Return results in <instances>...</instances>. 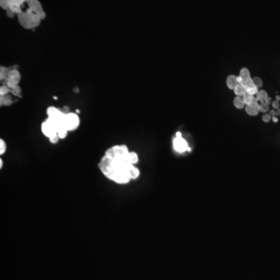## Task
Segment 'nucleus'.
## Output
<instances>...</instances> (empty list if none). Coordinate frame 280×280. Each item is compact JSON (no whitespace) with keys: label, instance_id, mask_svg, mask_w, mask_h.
I'll return each mask as SVG.
<instances>
[{"label":"nucleus","instance_id":"f257e3e1","mask_svg":"<svg viewBox=\"0 0 280 280\" xmlns=\"http://www.w3.org/2000/svg\"><path fill=\"white\" fill-rule=\"evenodd\" d=\"M128 154L114 156H103L98 163L101 173L109 180L119 185H125L132 180L130 169L132 164L128 163Z\"/></svg>","mask_w":280,"mask_h":280},{"label":"nucleus","instance_id":"f03ea898","mask_svg":"<svg viewBox=\"0 0 280 280\" xmlns=\"http://www.w3.org/2000/svg\"><path fill=\"white\" fill-rule=\"evenodd\" d=\"M17 18L20 25L27 30H33L40 26L42 20L37 14H33L28 10L21 12L17 15Z\"/></svg>","mask_w":280,"mask_h":280},{"label":"nucleus","instance_id":"7ed1b4c3","mask_svg":"<svg viewBox=\"0 0 280 280\" xmlns=\"http://www.w3.org/2000/svg\"><path fill=\"white\" fill-rule=\"evenodd\" d=\"M80 120L77 113L69 112L65 114V119H64V125L67 128L68 132L75 131L80 126Z\"/></svg>","mask_w":280,"mask_h":280},{"label":"nucleus","instance_id":"20e7f679","mask_svg":"<svg viewBox=\"0 0 280 280\" xmlns=\"http://www.w3.org/2000/svg\"><path fill=\"white\" fill-rule=\"evenodd\" d=\"M173 147L175 151H177L179 154H183L186 151H191L190 147L186 140L182 137L181 133L177 132L176 133V136L173 140Z\"/></svg>","mask_w":280,"mask_h":280},{"label":"nucleus","instance_id":"39448f33","mask_svg":"<svg viewBox=\"0 0 280 280\" xmlns=\"http://www.w3.org/2000/svg\"><path fill=\"white\" fill-rule=\"evenodd\" d=\"M26 4L28 6L27 10L37 14L41 20H44L46 17V14L39 0H28Z\"/></svg>","mask_w":280,"mask_h":280},{"label":"nucleus","instance_id":"423d86ee","mask_svg":"<svg viewBox=\"0 0 280 280\" xmlns=\"http://www.w3.org/2000/svg\"><path fill=\"white\" fill-rule=\"evenodd\" d=\"M41 128V132L43 135L48 137V138H50L52 135L57 134V128L55 125L48 119L42 122Z\"/></svg>","mask_w":280,"mask_h":280},{"label":"nucleus","instance_id":"0eeeda50","mask_svg":"<svg viewBox=\"0 0 280 280\" xmlns=\"http://www.w3.org/2000/svg\"><path fill=\"white\" fill-rule=\"evenodd\" d=\"M27 1L28 0H0V6L2 9L6 10L13 5H24L27 3Z\"/></svg>","mask_w":280,"mask_h":280},{"label":"nucleus","instance_id":"6e6552de","mask_svg":"<svg viewBox=\"0 0 280 280\" xmlns=\"http://www.w3.org/2000/svg\"><path fill=\"white\" fill-rule=\"evenodd\" d=\"M245 111L247 112V115L251 116H255L259 114V100L255 98V100L250 105H247L245 107Z\"/></svg>","mask_w":280,"mask_h":280},{"label":"nucleus","instance_id":"1a4fd4ad","mask_svg":"<svg viewBox=\"0 0 280 280\" xmlns=\"http://www.w3.org/2000/svg\"><path fill=\"white\" fill-rule=\"evenodd\" d=\"M20 80H21V75H20V72L17 68H11L6 81H11L15 83V84H19Z\"/></svg>","mask_w":280,"mask_h":280},{"label":"nucleus","instance_id":"9d476101","mask_svg":"<svg viewBox=\"0 0 280 280\" xmlns=\"http://www.w3.org/2000/svg\"><path fill=\"white\" fill-rule=\"evenodd\" d=\"M238 80H237V76H235L233 75H230L227 77V85L231 90H234L238 85Z\"/></svg>","mask_w":280,"mask_h":280},{"label":"nucleus","instance_id":"9b49d317","mask_svg":"<svg viewBox=\"0 0 280 280\" xmlns=\"http://www.w3.org/2000/svg\"><path fill=\"white\" fill-rule=\"evenodd\" d=\"M13 103H14V100L11 96H10V94L6 96H0V105L1 106H10L13 104Z\"/></svg>","mask_w":280,"mask_h":280},{"label":"nucleus","instance_id":"f8f14e48","mask_svg":"<svg viewBox=\"0 0 280 280\" xmlns=\"http://www.w3.org/2000/svg\"><path fill=\"white\" fill-rule=\"evenodd\" d=\"M11 68H8V67L5 66H1L0 67V80H6L7 77H8L9 73H10Z\"/></svg>","mask_w":280,"mask_h":280},{"label":"nucleus","instance_id":"ddd939ff","mask_svg":"<svg viewBox=\"0 0 280 280\" xmlns=\"http://www.w3.org/2000/svg\"><path fill=\"white\" fill-rule=\"evenodd\" d=\"M128 163L132 164V165H135V163H138V157L136 153H135V152H129V154L128 155Z\"/></svg>","mask_w":280,"mask_h":280},{"label":"nucleus","instance_id":"4468645a","mask_svg":"<svg viewBox=\"0 0 280 280\" xmlns=\"http://www.w3.org/2000/svg\"><path fill=\"white\" fill-rule=\"evenodd\" d=\"M233 104H234V106H235V107L238 109L243 108L245 105H246L245 104L244 101H243V97H237H237H235L234 100H233Z\"/></svg>","mask_w":280,"mask_h":280},{"label":"nucleus","instance_id":"2eb2a0df","mask_svg":"<svg viewBox=\"0 0 280 280\" xmlns=\"http://www.w3.org/2000/svg\"><path fill=\"white\" fill-rule=\"evenodd\" d=\"M242 97H243V101H244L245 104L246 105L251 104V103L255 100V96L251 95V94H250V93H245L244 95H243Z\"/></svg>","mask_w":280,"mask_h":280},{"label":"nucleus","instance_id":"dca6fc26","mask_svg":"<svg viewBox=\"0 0 280 280\" xmlns=\"http://www.w3.org/2000/svg\"><path fill=\"white\" fill-rule=\"evenodd\" d=\"M233 90H234V93H235V94L237 97H243L245 93H247L245 88L241 85V84H238V85L237 86V87H236Z\"/></svg>","mask_w":280,"mask_h":280},{"label":"nucleus","instance_id":"f3484780","mask_svg":"<svg viewBox=\"0 0 280 280\" xmlns=\"http://www.w3.org/2000/svg\"><path fill=\"white\" fill-rule=\"evenodd\" d=\"M68 131L67 130V128L65 127H61L57 130V134H58V137L60 139H63V138H66L67 135H68Z\"/></svg>","mask_w":280,"mask_h":280},{"label":"nucleus","instance_id":"a211bd4d","mask_svg":"<svg viewBox=\"0 0 280 280\" xmlns=\"http://www.w3.org/2000/svg\"><path fill=\"white\" fill-rule=\"evenodd\" d=\"M139 173H140V172H139V170H138V169L137 168V167H135L134 165H132V167H131V169H130L131 178L132 179L138 178V176H139Z\"/></svg>","mask_w":280,"mask_h":280},{"label":"nucleus","instance_id":"6ab92c4d","mask_svg":"<svg viewBox=\"0 0 280 280\" xmlns=\"http://www.w3.org/2000/svg\"><path fill=\"white\" fill-rule=\"evenodd\" d=\"M257 97L256 98L259 100V101H265L268 97V94L265 90H259V92L257 93Z\"/></svg>","mask_w":280,"mask_h":280},{"label":"nucleus","instance_id":"aec40b11","mask_svg":"<svg viewBox=\"0 0 280 280\" xmlns=\"http://www.w3.org/2000/svg\"><path fill=\"white\" fill-rule=\"evenodd\" d=\"M8 10H11V11L13 12V13H14V14H15L17 16L18 15V14H20L21 12H23V10H22V6H20V5H13V6H10V8H9Z\"/></svg>","mask_w":280,"mask_h":280},{"label":"nucleus","instance_id":"412c9836","mask_svg":"<svg viewBox=\"0 0 280 280\" xmlns=\"http://www.w3.org/2000/svg\"><path fill=\"white\" fill-rule=\"evenodd\" d=\"M11 93V90L6 84L1 86L0 87V96H6Z\"/></svg>","mask_w":280,"mask_h":280},{"label":"nucleus","instance_id":"4be33fe9","mask_svg":"<svg viewBox=\"0 0 280 280\" xmlns=\"http://www.w3.org/2000/svg\"><path fill=\"white\" fill-rule=\"evenodd\" d=\"M11 93L14 96H15V97H22V89H21V87H20V86L18 85L17 87H16L14 89L11 90Z\"/></svg>","mask_w":280,"mask_h":280},{"label":"nucleus","instance_id":"5701e85b","mask_svg":"<svg viewBox=\"0 0 280 280\" xmlns=\"http://www.w3.org/2000/svg\"><path fill=\"white\" fill-rule=\"evenodd\" d=\"M259 111L262 112H267L268 111V105L265 101H259Z\"/></svg>","mask_w":280,"mask_h":280},{"label":"nucleus","instance_id":"b1692460","mask_svg":"<svg viewBox=\"0 0 280 280\" xmlns=\"http://www.w3.org/2000/svg\"><path fill=\"white\" fill-rule=\"evenodd\" d=\"M6 143L2 138L0 139V155H3L6 151Z\"/></svg>","mask_w":280,"mask_h":280},{"label":"nucleus","instance_id":"393cba45","mask_svg":"<svg viewBox=\"0 0 280 280\" xmlns=\"http://www.w3.org/2000/svg\"><path fill=\"white\" fill-rule=\"evenodd\" d=\"M239 76H240V77H242V78H245V77L251 76V74H250V72H249V70L247 69V68H243L241 70H240V75Z\"/></svg>","mask_w":280,"mask_h":280},{"label":"nucleus","instance_id":"a878e982","mask_svg":"<svg viewBox=\"0 0 280 280\" xmlns=\"http://www.w3.org/2000/svg\"><path fill=\"white\" fill-rule=\"evenodd\" d=\"M253 82L255 87H258V88H260L262 87V80L259 77H255L253 79Z\"/></svg>","mask_w":280,"mask_h":280},{"label":"nucleus","instance_id":"bb28decb","mask_svg":"<svg viewBox=\"0 0 280 280\" xmlns=\"http://www.w3.org/2000/svg\"><path fill=\"white\" fill-rule=\"evenodd\" d=\"M49 138V141H50V142L53 144L57 143V142H58V140L60 139L59 137H58V134H55V135H52V136H51L50 138Z\"/></svg>","mask_w":280,"mask_h":280},{"label":"nucleus","instance_id":"cd10ccee","mask_svg":"<svg viewBox=\"0 0 280 280\" xmlns=\"http://www.w3.org/2000/svg\"><path fill=\"white\" fill-rule=\"evenodd\" d=\"M6 85L7 87L10 89V90H13V89L15 88L16 87H17L19 84H15V83H14V82H11V81H6Z\"/></svg>","mask_w":280,"mask_h":280},{"label":"nucleus","instance_id":"c85d7f7f","mask_svg":"<svg viewBox=\"0 0 280 280\" xmlns=\"http://www.w3.org/2000/svg\"><path fill=\"white\" fill-rule=\"evenodd\" d=\"M271 119H272V116H271L269 114H265V115H264L263 117H262V120L265 122H268Z\"/></svg>","mask_w":280,"mask_h":280},{"label":"nucleus","instance_id":"c756f323","mask_svg":"<svg viewBox=\"0 0 280 280\" xmlns=\"http://www.w3.org/2000/svg\"><path fill=\"white\" fill-rule=\"evenodd\" d=\"M272 107H273V108H275V109L279 108V103H278V100H274V101H272Z\"/></svg>","mask_w":280,"mask_h":280},{"label":"nucleus","instance_id":"7c9ffc66","mask_svg":"<svg viewBox=\"0 0 280 280\" xmlns=\"http://www.w3.org/2000/svg\"><path fill=\"white\" fill-rule=\"evenodd\" d=\"M6 11L7 16H8L9 17H10V18H13V17H14L15 16H17L15 14H14V13H13V12H12L11 10H6Z\"/></svg>","mask_w":280,"mask_h":280},{"label":"nucleus","instance_id":"2f4dec72","mask_svg":"<svg viewBox=\"0 0 280 280\" xmlns=\"http://www.w3.org/2000/svg\"><path fill=\"white\" fill-rule=\"evenodd\" d=\"M265 103H266L268 105H269V104H270V103H272V99H271L270 97H267V99L265 100Z\"/></svg>","mask_w":280,"mask_h":280},{"label":"nucleus","instance_id":"473e14b6","mask_svg":"<svg viewBox=\"0 0 280 280\" xmlns=\"http://www.w3.org/2000/svg\"><path fill=\"white\" fill-rule=\"evenodd\" d=\"M269 115H270L271 116H272V117H275V115H276V111H274V110L270 111V112H269Z\"/></svg>","mask_w":280,"mask_h":280},{"label":"nucleus","instance_id":"72a5a7b5","mask_svg":"<svg viewBox=\"0 0 280 280\" xmlns=\"http://www.w3.org/2000/svg\"><path fill=\"white\" fill-rule=\"evenodd\" d=\"M2 165H3V160L0 159V169L2 168Z\"/></svg>","mask_w":280,"mask_h":280},{"label":"nucleus","instance_id":"f704fd0d","mask_svg":"<svg viewBox=\"0 0 280 280\" xmlns=\"http://www.w3.org/2000/svg\"><path fill=\"white\" fill-rule=\"evenodd\" d=\"M272 121H273L274 122H278V119H277V118L275 116V117H272Z\"/></svg>","mask_w":280,"mask_h":280},{"label":"nucleus","instance_id":"c9c22d12","mask_svg":"<svg viewBox=\"0 0 280 280\" xmlns=\"http://www.w3.org/2000/svg\"><path fill=\"white\" fill-rule=\"evenodd\" d=\"M280 115V108L277 109L276 111V115Z\"/></svg>","mask_w":280,"mask_h":280},{"label":"nucleus","instance_id":"e433bc0d","mask_svg":"<svg viewBox=\"0 0 280 280\" xmlns=\"http://www.w3.org/2000/svg\"><path fill=\"white\" fill-rule=\"evenodd\" d=\"M276 100L279 101V100H280V97H279V96H276Z\"/></svg>","mask_w":280,"mask_h":280}]
</instances>
